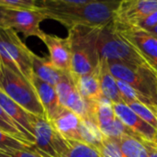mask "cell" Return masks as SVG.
<instances>
[{
  "instance_id": "23",
  "label": "cell",
  "mask_w": 157,
  "mask_h": 157,
  "mask_svg": "<svg viewBox=\"0 0 157 157\" xmlns=\"http://www.w3.org/2000/svg\"><path fill=\"white\" fill-rule=\"evenodd\" d=\"M0 130L28 144H30L29 142L27 140L26 136L23 134V132L19 130V128L16 125V123L10 119V117L6 113V111L3 109L1 106H0Z\"/></svg>"
},
{
  "instance_id": "7",
  "label": "cell",
  "mask_w": 157,
  "mask_h": 157,
  "mask_svg": "<svg viewBox=\"0 0 157 157\" xmlns=\"http://www.w3.org/2000/svg\"><path fill=\"white\" fill-rule=\"evenodd\" d=\"M35 144L32 149L41 157H65L69 149L68 142L46 119L32 117Z\"/></svg>"
},
{
  "instance_id": "27",
  "label": "cell",
  "mask_w": 157,
  "mask_h": 157,
  "mask_svg": "<svg viewBox=\"0 0 157 157\" xmlns=\"http://www.w3.org/2000/svg\"><path fill=\"white\" fill-rule=\"evenodd\" d=\"M0 6L9 10H40L39 1L35 0H0Z\"/></svg>"
},
{
  "instance_id": "28",
  "label": "cell",
  "mask_w": 157,
  "mask_h": 157,
  "mask_svg": "<svg viewBox=\"0 0 157 157\" xmlns=\"http://www.w3.org/2000/svg\"><path fill=\"white\" fill-rule=\"evenodd\" d=\"M98 152L101 157H123L117 142L107 137L104 138L103 144L98 149Z\"/></svg>"
},
{
  "instance_id": "11",
  "label": "cell",
  "mask_w": 157,
  "mask_h": 157,
  "mask_svg": "<svg viewBox=\"0 0 157 157\" xmlns=\"http://www.w3.org/2000/svg\"><path fill=\"white\" fill-rule=\"evenodd\" d=\"M157 10V0H122L115 12L118 24L134 26L140 20Z\"/></svg>"
},
{
  "instance_id": "30",
  "label": "cell",
  "mask_w": 157,
  "mask_h": 157,
  "mask_svg": "<svg viewBox=\"0 0 157 157\" xmlns=\"http://www.w3.org/2000/svg\"><path fill=\"white\" fill-rule=\"evenodd\" d=\"M0 157H41L38 153H36L32 147L25 150L13 151V152H0Z\"/></svg>"
},
{
  "instance_id": "24",
  "label": "cell",
  "mask_w": 157,
  "mask_h": 157,
  "mask_svg": "<svg viewBox=\"0 0 157 157\" xmlns=\"http://www.w3.org/2000/svg\"><path fill=\"white\" fill-rule=\"evenodd\" d=\"M69 149L65 157H101L97 148L81 142H68Z\"/></svg>"
},
{
  "instance_id": "29",
  "label": "cell",
  "mask_w": 157,
  "mask_h": 157,
  "mask_svg": "<svg viewBox=\"0 0 157 157\" xmlns=\"http://www.w3.org/2000/svg\"><path fill=\"white\" fill-rule=\"evenodd\" d=\"M157 26V10L155 11L154 13H152L151 15L147 16L146 17H144V19L140 20L136 25L132 26V27H135L138 28L140 29L145 30V31H149L152 29H154L155 27Z\"/></svg>"
},
{
  "instance_id": "20",
  "label": "cell",
  "mask_w": 157,
  "mask_h": 157,
  "mask_svg": "<svg viewBox=\"0 0 157 157\" xmlns=\"http://www.w3.org/2000/svg\"><path fill=\"white\" fill-rule=\"evenodd\" d=\"M115 141L120 146L123 157H148L145 144L134 136L123 135Z\"/></svg>"
},
{
  "instance_id": "10",
  "label": "cell",
  "mask_w": 157,
  "mask_h": 157,
  "mask_svg": "<svg viewBox=\"0 0 157 157\" xmlns=\"http://www.w3.org/2000/svg\"><path fill=\"white\" fill-rule=\"evenodd\" d=\"M118 119L139 140L157 146V131L126 104H113Z\"/></svg>"
},
{
  "instance_id": "5",
  "label": "cell",
  "mask_w": 157,
  "mask_h": 157,
  "mask_svg": "<svg viewBox=\"0 0 157 157\" xmlns=\"http://www.w3.org/2000/svg\"><path fill=\"white\" fill-rule=\"evenodd\" d=\"M33 54L17 32L8 28L0 29V63L30 81Z\"/></svg>"
},
{
  "instance_id": "15",
  "label": "cell",
  "mask_w": 157,
  "mask_h": 157,
  "mask_svg": "<svg viewBox=\"0 0 157 157\" xmlns=\"http://www.w3.org/2000/svg\"><path fill=\"white\" fill-rule=\"evenodd\" d=\"M82 120L71 110L63 108L50 122L67 142H81L80 125Z\"/></svg>"
},
{
  "instance_id": "26",
  "label": "cell",
  "mask_w": 157,
  "mask_h": 157,
  "mask_svg": "<svg viewBox=\"0 0 157 157\" xmlns=\"http://www.w3.org/2000/svg\"><path fill=\"white\" fill-rule=\"evenodd\" d=\"M127 106L157 131V107H150L140 103H131Z\"/></svg>"
},
{
  "instance_id": "1",
  "label": "cell",
  "mask_w": 157,
  "mask_h": 157,
  "mask_svg": "<svg viewBox=\"0 0 157 157\" xmlns=\"http://www.w3.org/2000/svg\"><path fill=\"white\" fill-rule=\"evenodd\" d=\"M120 1L43 0L40 10L46 19L56 20L68 29L75 26L103 28L114 20Z\"/></svg>"
},
{
  "instance_id": "19",
  "label": "cell",
  "mask_w": 157,
  "mask_h": 157,
  "mask_svg": "<svg viewBox=\"0 0 157 157\" xmlns=\"http://www.w3.org/2000/svg\"><path fill=\"white\" fill-rule=\"evenodd\" d=\"M32 74L41 81L55 86L64 73L58 70L49 57H40L34 53L32 56Z\"/></svg>"
},
{
  "instance_id": "25",
  "label": "cell",
  "mask_w": 157,
  "mask_h": 157,
  "mask_svg": "<svg viewBox=\"0 0 157 157\" xmlns=\"http://www.w3.org/2000/svg\"><path fill=\"white\" fill-rule=\"evenodd\" d=\"M32 145L28 144L12 135L0 130V152H13L31 148Z\"/></svg>"
},
{
  "instance_id": "9",
  "label": "cell",
  "mask_w": 157,
  "mask_h": 157,
  "mask_svg": "<svg viewBox=\"0 0 157 157\" xmlns=\"http://www.w3.org/2000/svg\"><path fill=\"white\" fill-rule=\"evenodd\" d=\"M46 19L40 10H9L6 9V28L21 33L25 39L37 37L41 41L46 33L40 29V24Z\"/></svg>"
},
{
  "instance_id": "17",
  "label": "cell",
  "mask_w": 157,
  "mask_h": 157,
  "mask_svg": "<svg viewBox=\"0 0 157 157\" xmlns=\"http://www.w3.org/2000/svg\"><path fill=\"white\" fill-rule=\"evenodd\" d=\"M88 102L90 108L89 121L95 122L101 132L112 124L113 121L117 119L113 109V104L105 98Z\"/></svg>"
},
{
  "instance_id": "4",
  "label": "cell",
  "mask_w": 157,
  "mask_h": 157,
  "mask_svg": "<svg viewBox=\"0 0 157 157\" xmlns=\"http://www.w3.org/2000/svg\"><path fill=\"white\" fill-rule=\"evenodd\" d=\"M98 49L100 60L151 68L134 48L119 34L114 20L101 28L98 40Z\"/></svg>"
},
{
  "instance_id": "3",
  "label": "cell",
  "mask_w": 157,
  "mask_h": 157,
  "mask_svg": "<svg viewBox=\"0 0 157 157\" xmlns=\"http://www.w3.org/2000/svg\"><path fill=\"white\" fill-rule=\"evenodd\" d=\"M0 90L26 111L37 117L46 118L31 82L2 63H0Z\"/></svg>"
},
{
  "instance_id": "6",
  "label": "cell",
  "mask_w": 157,
  "mask_h": 157,
  "mask_svg": "<svg viewBox=\"0 0 157 157\" xmlns=\"http://www.w3.org/2000/svg\"><path fill=\"white\" fill-rule=\"evenodd\" d=\"M111 75L120 81L152 100L157 105V73L152 68L127 64L121 62H108Z\"/></svg>"
},
{
  "instance_id": "8",
  "label": "cell",
  "mask_w": 157,
  "mask_h": 157,
  "mask_svg": "<svg viewBox=\"0 0 157 157\" xmlns=\"http://www.w3.org/2000/svg\"><path fill=\"white\" fill-rule=\"evenodd\" d=\"M119 34L141 55L147 64L157 73V38L135 27L118 24L114 21Z\"/></svg>"
},
{
  "instance_id": "21",
  "label": "cell",
  "mask_w": 157,
  "mask_h": 157,
  "mask_svg": "<svg viewBox=\"0 0 157 157\" xmlns=\"http://www.w3.org/2000/svg\"><path fill=\"white\" fill-rule=\"evenodd\" d=\"M80 137L82 143L91 145L98 150L101 147L105 138L97 124L89 120H82L80 125Z\"/></svg>"
},
{
  "instance_id": "22",
  "label": "cell",
  "mask_w": 157,
  "mask_h": 157,
  "mask_svg": "<svg viewBox=\"0 0 157 157\" xmlns=\"http://www.w3.org/2000/svg\"><path fill=\"white\" fill-rule=\"evenodd\" d=\"M117 84L124 104L129 105L131 103H140L150 107H157L155 103H154L152 100H150L135 89H133L128 84L120 80H117Z\"/></svg>"
},
{
  "instance_id": "34",
  "label": "cell",
  "mask_w": 157,
  "mask_h": 157,
  "mask_svg": "<svg viewBox=\"0 0 157 157\" xmlns=\"http://www.w3.org/2000/svg\"><path fill=\"white\" fill-rule=\"evenodd\" d=\"M155 37H156V38H157V35H155Z\"/></svg>"
},
{
  "instance_id": "13",
  "label": "cell",
  "mask_w": 157,
  "mask_h": 157,
  "mask_svg": "<svg viewBox=\"0 0 157 157\" xmlns=\"http://www.w3.org/2000/svg\"><path fill=\"white\" fill-rule=\"evenodd\" d=\"M42 41L49 51V58L52 64L61 72L71 74V51L67 38L46 33Z\"/></svg>"
},
{
  "instance_id": "2",
  "label": "cell",
  "mask_w": 157,
  "mask_h": 157,
  "mask_svg": "<svg viewBox=\"0 0 157 157\" xmlns=\"http://www.w3.org/2000/svg\"><path fill=\"white\" fill-rule=\"evenodd\" d=\"M101 28L75 26L66 37L71 51V75L80 76L95 72L100 63L98 40Z\"/></svg>"
},
{
  "instance_id": "16",
  "label": "cell",
  "mask_w": 157,
  "mask_h": 157,
  "mask_svg": "<svg viewBox=\"0 0 157 157\" xmlns=\"http://www.w3.org/2000/svg\"><path fill=\"white\" fill-rule=\"evenodd\" d=\"M98 77L102 96L112 104H124L118 87L117 79L111 75L108 62L100 60L98 66Z\"/></svg>"
},
{
  "instance_id": "31",
  "label": "cell",
  "mask_w": 157,
  "mask_h": 157,
  "mask_svg": "<svg viewBox=\"0 0 157 157\" xmlns=\"http://www.w3.org/2000/svg\"><path fill=\"white\" fill-rule=\"evenodd\" d=\"M145 144L146 149H147V153H148V157H157V146L156 145H153L150 144Z\"/></svg>"
},
{
  "instance_id": "12",
  "label": "cell",
  "mask_w": 157,
  "mask_h": 157,
  "mask_svg": "<svg viewBox=\"0 0 157 157\" xmlns=\"http://www.w3.org/2000/svg\"><path fill=\"white\" fill-rule=\"evenodd\" d=\"M0 106L6 111V113L10 117V119L16 123L19 130L26 136L27 140L30 144L34 145L35 139L33 135L32 127V117L33 114L26 111L21 106L13 101L6 94L0 90Z\"/></svg>"
},
{
  "instance_id": "32",
  "label": "cell",
  "mask_w": 157,
  "mask_h": 157,
  "mask_svg": "<svg viewBox=\"0 0 157 157\" xmlns=\"http://www.w3.org/2000/svg\"><path fill=\"white\" fill-rule=\"evenodd\" d=\"M6 28V9L0 6V29Z\"/></svg>"
},
{
  "instance_id": "33",
  "label": "cell",
  "mask_w": 157,
  "mask_h": 157,
  "mask_svg": "<svg viewBox=\"0 0 157 157\" xmlns=\"http://www.w3.org/2000/svg\"><path fill=\"white\" fill-rule=\"evenodd\" d=\"M147 32H149V33H151V34H153V35H157V26L156 27H155L154 29H152L151 30L147 31Z\"/></svg>"
},
{
  "instance_id": "18",
  "label": "cell",
  "mask_w": 157,
  "mask_h": 157,
  "mask_svg": "<svg viewBox=\"0 0 157 157\" xmlns=\"http://www.w3.org/2000/svg\"><path fill=\"white\" fill-rule=\"evenodd\" d=\"M73 77V76H72ZM76 90L80 96L86 101H95L102 98V92L100 88V82L98 77V68L87 75L73 77Z\"/></svg>"
},
{
  "instance_id": "14",
  "label": "cell",
  "mask_w": 157,
  "mask_h": 157,
  "mask_svg": "<svg viewBox=\"0 0 157 157\" xmlns=\"http://www.w3.org/2000/svg\"><path fill=\"white\" fill-rule=\"evenodd\" d=\"M30 82L34 86L38 98L44 109L46 119L49 121H52L63 109L60 104L55 87L41 81L35 75H32Z\"/></svg>"
}]
</instances>
